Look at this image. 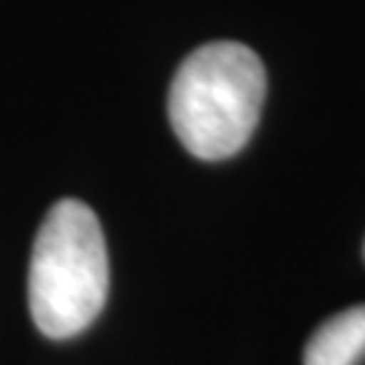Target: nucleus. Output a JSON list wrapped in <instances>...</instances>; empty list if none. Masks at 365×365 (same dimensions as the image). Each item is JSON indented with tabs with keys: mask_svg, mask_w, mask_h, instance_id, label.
Listing matches in <instances>:
<instances>
[{
	"mask_svg": "<svg viewBox=\"0 0 365 365\" xmlns=\"http://www.w3.org/2000/svg\"><path fill=\"white\" fill-rule=\"evenodd\" d=\"M262 103L265 68L260 57L238 41H211L176 71L168 117L190 155L225 160L247 146Z\"/></svg>",
	"mask_w": 365,
	"mask_h": 365,
	"instance_id": "f257e3e1",
	"label": "nucleus"
},
{
	"mask_svg": "<svg viewBox=\"0 0 365 365\" xmlns=\"http://www.w3.org/2000/svg\"><path fill=\"white\" fill-rule=\"evenodd\" d=\"M106 295L103 227L87 203L66 197L49 209L33 244L27 274L33 322L46 339H73L98 319Z\"/></svg>",
	"mask_w": 365,
	"mask_h": 365,
	"instance_id": "f03ea898",
	"label": "nucleus"
},
{
	"mask_svg": "<svg viewBox=\"0 0 365 365\" xmlns=\"http://www.w3.org/2000/svg\"><path fill=\"white\" fill-rule=\"evenodd\" d=\"M365 357V306H352L330 317L314 333L303 365H357Z\"/></svg>",
	"mask_w": 365,
	"mask_h": 365,
	"instance_id": "7ed1b4c3",
	"label": "nucleus"
}]
</instances>
